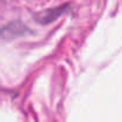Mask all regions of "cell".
<instances>
[{
    "instance_id": "7a4b0ae2",
    "label": "cell",
    "mask_w": 122,
    "mask_h": 122,
    "mask_svg": "<svg viewBox=\"0 0 122 122\" xmlns=\"http://www.w3.org/2000/svg\"><path fill=\"white\" fill-rule=\"evenodd\" d=\"M68 9V5H61L57 7H51L44 11H41L36 15V20L40 24H50L53 22H55L56 19H59L61 16H62Z\"/></svg>"
},
{
    "instance_id": "6da1fadb",
    "label": "cell",
    "mask_w": 122,
    "mask_h": 122,
    "mask_svg": "<svg viewBox=\"0 0 122 122\" xmlns=\"http://www.w3.org/2000/svg\"><path fill=\"white\" fill-rule=\"evenodd\" d=\"M31 34L30 28L20 20H13L0 28V41H13Z\"/></svg>"
}]
</instances>
